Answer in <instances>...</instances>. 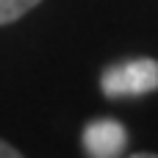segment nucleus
Masks as SVG:
<instances>
[{"mask_svg": "<svg viewBox=\"0 0 158 158\" xmlns=\"http://www.w3.org/2000/svg\"><path fill=\"white\" fill-rule=\"evenodd\" d=\"M158 86V64L156 58H131L111 64L100 75V89L106 97H139L150 94Z\"/></svg>", "mask_w": 158, "mask_h": 158, "instance_id": "1", "label": "nucleus"}, {"mask_svg": "<svg viewBox=\"0 0 158 158\" xmlns=\"http://www.w3.org/2000/svg\"><path fill=\"white\" fill-rule=\"evenodd\" d=\"M81 144L89 158H122L128 147V128L111 117L92 119L81 133Z\"/></svg>", "mask_w": 158, "mask_h": 158, "instance_id": "2", "label": "nucleus"}, {"mask_svg": "<svg viewBox=\"0 0 158 158\" xmlns=\"http://www.w3.org/2000/svg\"><path fill=\"white\" fill-rule=\"evenodd\" d=\"M42 0H0V25L17 22L19 17H25L31 8H36Z\"/></svg>", "mask_w": 158, "mask_h": 158, "instance_id": "3", "label": "nucleus"}, {"mask_svg": "<svg viewBox=\"0 0 158 158\" xmlns=\"http://www.w3.org/2000/svg\"><path fill=\"white\" fill-rule=\"evenodd\" d=\"M0 158H25V156H22L19 150H14L8 142H3V139H0Z\"/></svg>", "mask_w": 158, "mask_h": 158, "instance_id": "4", "label": "nucleus"}, {"mask_svg": "<svg viewBox=\"0 0 158 158\" xmlns=\"http://www.w3.org/2000/svg\"><path fill=\"white\" fill-rule=\"evenodd\" d=\"M125 158H156L153 153H133V156H125Z\"/></svg>", "mask_w": 158, "mask_h": 158, "instance_id": "5", "label": "nucleus"}]
</instances>
